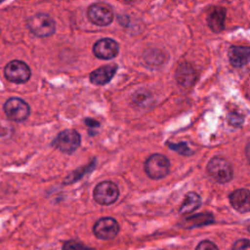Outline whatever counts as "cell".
I'll return each mask as SVG.
<instances>
[{
    "instance_id": "6da1fadb",
    "label": "cell",
    "mask_w": 250,
    "mask_h": 250,
    "mask_svg": "<svg viewBox=\"0 0 250 250\" xmlns=\"http://www.w3.org/2000/svg\"><path fill=\"white\" fill-rule=\"evenodd\" d=\"M27 27L37 37H48L56 30L55 21L47 14H36L27 19Z\"/></svg>"
},
{
    "instance_id": "7a4b0ae2",
    "label": "cell",
    "mask_w": 250,
    "mask_h": 250,
    "mask_svg": "<svg viewBox=\"0 0 250 250\" xmlns=\"http://www.w3.org/2000/svg\"><path fill=\"white\" fill-rule=\"evenodd\" d=\"M119 196V188L113 182L104 181L98 184L93 191L95 201L101 205L114 203Z\"/></svg>"
},
{
    "instance_id": "3957f363",
    "label": "cell",
    "mask_w": 250,
    "mask_h": 250,
    "mask_svg": "<svg viewBox=\"0 0 250 250\" xmlns=\"http://www.w3.org/2000/svg\"><path fill=\"white\" fill-rule=\"evenodd\" d=\"M87 17L92 23L105 26L110 24L113 20V10L106 3H94L87 10Z\"/></svg>"
},
{
    "instance_id": "277c9868",
    "label": "cell",
    "mask_w": 250,
    "mask_h": 250,
    "mask_svg": "<svg viewBox=\"0 0 250 250\" xmlns=\"http://www.w3.org/2000/svg\"><path fill=\"white\" fill-rule=\"evenodd\" d=\"M170 169L168 158L162 154L155 153L150 155L145 162V171L151 179H160L165 177Z\"/></svg>"
},
{
    "instance_id": "5b68a950",
    "label": "cell",
    "mask_w": 250,
    "mask_h": 250,
    "mask_svg": "<svg viewBox=\"0 0 250 250\" xmlns=\"http://www.w3.org/2000/svg\"><path fill=\"white\" fill-rule=\"evenodd\" d=\"M4 111L7 117L16 122L25 120L30 113V107L26 102L20 98H10L4 104Z\"/></svg>"
},
{
    "instance_id": "8992f818",
    "label": "cell",
    "mask_w": 250,
    "mask_h": 250,
    "mask_svg": "<svg viewBox=\"0 0 250 250\" xmlns=\"http://www.w3.org/2000/svg\"><path fill=\"white\" fill-rule=\"evenodd\" d=\"M207 170L209 175L218 183L224 184L231 180L233 172L230 163L222 158L215 157L213 158L207 166Z\"/></svg>"
},
{
    "instance_id": "52a82bcc",
    "label": "cell",
    "mask_w": 250,
    "mask_h": 250,
    "mask_svg": "<svg viewBox=\"0 0 250 250\" xmlns=\"http://www.w3.org/2000/svg\"><path fill=\"white\" fill-rule=\"evenodd\" d=\"M81 137L79 133L73 129H65L59 133L54 141V146L62 152L72 153L80 146Z\"/></svg>"
},
{
    "instance_id": "ba28073f",
    "label": "cell",
    "mask_w": 250,
    "mask_h": 250,
    "mask_svg": "<svg viewBox=\"0 0 250 250\" xmlns=\"http://www.w3.org/2000/svg\"><path fill=\"white\" fill-rule=\"evenodd\" d=\"M4 75L13 83H25L30 78L31 71L24 62L14 60L6 64Z\"/></svg>"
},
{
    "instance_id": "9c48e42d",
    "label": "cell",
    "mask_w": 250,
    "mask_h": 250,
    "mask_svg": "<svg viewBox=\"0 0 250 250\" xmlns=\"http://www.w3.org/2000/svg\"><path fill=\"white\" fill-rule=\"evenodd\" d=\"M119 224L111 217H104L98 220L94 227L93 232L96 237L100 239L109 240L113 239L119 232Z\"/></svg>"
},
{
    "instance_id": "30bf717a",
    "label": "cell",
    "mask_w": 250,
    "mask_h": 250,
    "mask_svg": "<svg viewBox=\"0 0 250 250\" xmlns=\"http://www.w3.org/2000/svg\"><path fill=\"white\" fill-rule=\"evenodd\" d=\"M119 52L118 43L111 38H103L98 40L93 46L94 55L101 60H111Z\"/></svg>"
},
{
    "instance_id": "8fae6325",
    "label": "cell",
    "mask_w": 250,
    "mask_h": 250,
    "mask_svg": "<svg viewBox=\"0 0 250 250\" xmlns=\"http://www.w3.org/2000/svg\"><path fill=\"white\" fill-rule=\"evenodd\" d=\"M116 70H117L116 64L111 63V64L103 65L95 69L94 71H92L89 75V79L91 83H93L94 85L102 86L108 83L112 79Z\"/></svg>"
},
{
    "instance_id": "7c38bea8",
    "label": "cell",
    "mask_w": 250,
    "mask_h": 250,
    "mask_svg": "<svg viewBox=\"0 0 250 250\" xmlns=\"http://www.w3.org/2000/svg\"><path fill=\"white\" fill-rule=\"evenodd\" d=\"M232 207L240 213L250 211V191L245 188L236 189L229 195Z\"/></svg>"
},
{
    "instance_id": "4fadbf2b",
    "label": "cell",
    "mask_w": 250,
    "mask_h": 250,
    "mask_svg": "<svg viewBox=\"0 0 250 250\" xmlns=\"http://www.w3.org/2000/svg\"><path fill=\"white\" fill-rule=\"evenodd\" d=\"M229 59L234 67H241L250 62V48L232 46L229 51Z\"/></svg>"
},
{
    "instance_id": "5bb4252c",
    "label": "cell",
    "mask_w": 250,
    "mask_h": 250,
    "mask_svg": "<svg viewBox=\"0 0 250 250\" xmlns=\"http://www.w3.org/2000/svg\"><path fill=\"white\" fill-rule=\"evenodd\" d=\"M227 11L223 7L214 8L207 17V22L209 27L214 32H221L225 27Z\"/></svg>"
},
{
    "instance_id": "9a60e30c",
    "label": "cell",
    "mask_w": 250,
    "mask_h": 250,
    "mask_svg": "<svg viewBox=\"0 0 250 250\" xmlns=\"http://www.w3.org/2000/svg\"><path fill=\"white\" fill-rule=\"evenodd\" d=\"M196 72L188 63H182L176 72V78L179 84L185 87L191 86L196 81Z\"/></svg>"
},
{
    "instance_id": "2e32d148",
    "label": "cell",
    "mask_w": 250,
    "mask_h": 250,
    "mask_svg": "<svg viewBox=\"0 0 250 250\" xmlns=\"http://www.w3.org/2000/svg\"><path fill=\"white\" fill-rule=\"evenodd\" d=\"M200 203H201V200H200L199 195L194 192H189L186 195L185 201L181 207L180 212L182 214H188V213L194 211L195 209H197L199 207Z\"/></svg>"
},
{
    "instance_id": "e0dca14e",
    "label": "cell",
    "mask_w": 250,
    "mask_h": 250,
    "mask_svg": "<svg viewBox=\"0 0 250 250\" xmlns=\"http://www.w3.org/2000/svg\"><path fill=\"white\" fill-rule=\"evenodd\" d=\"M144 59L149 66H158L164 62V55L157 49H151L144 53Z\"/></svg>"
},
{
    "instance_id": "ac0fdd59",
    "label": "cell",
    "mask_w": 250,
    "mask_h": 250,
    "mask_svg": "<svg viewBox=\"0 0 250 250\" xmlns=\"http://www.w3.org/2000/svg\"><path fill=\"white\" fill-rule=\"evenodd\" d=\"M62 250H92V249L79 241L68 240L63 244Z\"/></svg>"
},
{
    "instance_id": "d6986e66",
    "label": "cell",
    "mask_w": 250,
    "mask_h": 250,
    "mask_svg": "<svg viewBox=\"0 0 250 250\" xmlns=\"http://www.w3.org/2000/svg\"><path fill=\"white\" fill-rule=\"evenodd\" d=\"M232 250H250V240L248 239H239L237 240Z\"/></svg>"
},
{
    "instance_id": "ffe728a7",
    "label": "cell",
    "mask_w": 250,
    "mask_h": 250,
    "mask_svg": "<svg viewBox=\"0 0 250 250\" xmlns=\"http://www.w3.org/2000/svg\"><path fill=\"white\" fill-rule=\"evenodd\" d=\"M195 250H218V248L213 242L209 240H204L197 245Z\"/></svg>"
},
{
    "instance_id": "44dd1931",
    "label": "cell",
    "mask_w": 250,
    "mask_h": 250,
    "mask_svg": "<svg viewBox=\"0 0 250 250\" xmlns=\"http://www.w3.org/2000/svg\"><path fill=\"white\" fill-rule=\"evenodd\" d=\"M169 146H170V148L178 151L179 153H183V154H188L189 151L188 147H187L185 144H171V145H169Z\"/></svg>"
},
{
    "instance_id": "7402d4cb",
    "label": "cell",
    "mask_w": 250,
    "mask_h": 250,
    "mask_svg": "<svg viewBox=\"0 0 250 250\" xmlns=\"http://www.w3.org/2000/svg\"><path fill=\"white\" fill-rule=\"evenodd\" d=\"M85 123H86V125H88V126L91 127V128H93V127H98V126L100 125L98 121H96V120H94V119H89V118L85 119Z\"/></svg>"
},
{
    "instance_id": "603a6c76",
    "label": "cell",
    "mask_w": 250,
    "mask_h": 250,
    "mask_svg": "<svg viewBox=\"0 0 250 250\" xmlns=\"http://www.w3.org/2000/svg\"><path fill=\"white\" fill-rule=\"evenodd\" d=\"M122 1H124V2H132L133 0H122Z\"/></svg>"
}]
</instances>
